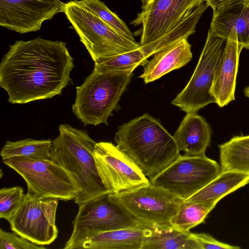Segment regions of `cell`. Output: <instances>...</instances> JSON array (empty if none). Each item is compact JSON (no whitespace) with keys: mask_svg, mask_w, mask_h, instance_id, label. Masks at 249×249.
<instances>
[{"mask_svg":"<svg viewBox=\"0 0 249 249\" xmlns=\"http://www.w3.org/2000/svg\"><path fill=\"white\" fill-rule=\"evenodd\" d=\"M66 45L37 37L10 45L0 63V86L8 101L24 104L60 94L74 66Z\"/></svg>","mask_w":249,"mask_h":249,"instance_id":"cell-1","label":"cell"},{"mask_svg":"<svg viewBox=\"0 0 249 249\" xmlns=\"http://www.w3.org/2000/svg\"><path fill=\"white\" fill-rule=\"evenodd\" d=\"M114 140L150 180L180 155L173 136L147 113L119 126Z\"/></svg>","mask_w":249,"mask_h":249,"instance_id":"cell-2","label":"cell"},{"mask_svg":"<svg viewBox=\"0 0 249 249\" xmlns=\"http://www.w3.org/2000/svg\"><path fill=\"white\" fill-rule=\"evenodd\" d=\"M59 134L52 141L51 160L72 175L80 187L74 199L80 205L110 193L99 177L93 156L95 142L87 131L68 124L59 126Z\"/></svg>","mask_w":249,"mask_h":249,"instance_id":"cell-3","label":"cell"},{"mask_svg":"<svg viewBox=\"0 0 249 249\" xmlns=\"http://www.w3.org/2000/svg\"><path fill=\"white\" fill-rule=\"evenodd\" d=\"M133 70L99 71L93 70L76 87L73 113L85 125H107V119L132 77Z\"/></svg>","mask_w":249,"mask_h":249,"instance_id":"cell-4","label":"cell"},{"mask_svg":"<svg viewBox=\"0 0 249 249\" xmlns=\"http://www.w3.org/2000/svg\"><path fill=\"white\" fill-rule=\"evenodd\" d=\"M64 14L94 62L140 47L139 43L116 32L79 0L65 3Z\"/></svg>","mask_w":249,"mask_h":249,"instance_id":"cell-5","label":"cell"},{"mask_svg":"<svg viewBox=\"0 0 249 249\" xmlns=\"http://www.w3.org/2000/svg\"><path fill=\"white\" fill-rule=\"evenodd\" d=\"M72 224L65 249H79L86 239L100 232L149 225L137 220L112 198L110 193L79 205Z\"/></svg>","mask_w":249,"mask_h":249,"instance_id":"cell-6","label":"cell"},{"mask_svg":"<svg viewBox=\"0 0 249 249\" xmlns=\"http://www.w3.org/2000/svg\"><path fill=\"white\" fill-rule=\"evenodd\" d=\"M25 180L29 194L41 198L74 199L80 187L73 176L51 160L14 157L2 160Z\"/></svg>","mask_w":249,"mask_h":249,"instance_id":"cell-7","label":"cell"},{"mask_svg":"<svg viewBox=\"0 0 249 249\" xmlns=\"http://www.w3.org/2000/svg\"><path fill=\"white\" fill-rule=\"evenodd\" d=\"M220 165L204 156L184 154L150 182L183 199L188 198L216 178Z\"/></svg>","mask_w":249,"mask_h":249,"instance_id":"cell-8","label":"cell"},{"mask_svg":"<svg viewBox=\"0 0 249 249\" xmlns=\"http://www.w3.org/2000/svg\"><path fill=\"white\" fill-rule=\"evenodd\" d=\"M226 40L209 29L196 69L184 89L172 101L187 113H196L211 103H216L211 93L215 71L223 53Z\"/></svg>","mask_w":249,"mask_h":249,"instance_id":"cell-9","label":"cell"},{"mask_svg":"<svg viewBox=\"0 0 249 249\" xmlns=\"http://www.w3.org/2000/svg\"><path fill=\"white\" fill-rule=\"evenodd\" d=\"M110 196L137 220L152 225H170L184 201L150 182L131 190L110 193Z\"/></svg>","mask_w":249,"mask_h":249,"instance_id":"cell-10","label":"cell"},{"mask_svg":"<svg viewBox=\"0 0 249 249\" xmlns=\"http://www.w3.org/2000/svg\"><path fill=\"white\" fill-rule=\"evenodd\" d=\"M141 11L130 24L141 27L140 46H145L172 30L205 0H141Z\"/></svg>","mask_w":249,"mask_h":249,"instance_id":"cell-11","label":"cell"},{"mask_svg":"<svg viewBox=\"0 0 249 249\" xmlns=\"http://www.w3.org/2000/svg\"><path fill=\"white\" fill-rule=\"evenodd\" d=\"M58 199L35 197L28 193L8 221L11 230L29 241L49 245L58 236L55 217Z\"/></svg>","mask_w":249,"mask_h":249,"instance_id":"cell-12","label":"cell"},{"mask_svg":"<svg viewBox=\"0 0 249 249\" xmlns=\"http://www.w3.org/2000/svg\"><path fill=\"white\" fill-rule=\"evenodd\" d=\"M93 156L99 177L110 193L131 190L150 182L134 161L111 142H96Z\"/></svg>","mask_w":249,"mask_h":249,"instance_id":"cell-13","label":"cell"},{"mask_svg":"<svg viewBox=\"0 0 249 249\" xmlns=\"http://www.w3.org/2000/svg\"><path fill=\"white\" fill-rule=\"evenodd\" d=\"M65 8L60 0H0V25L19 34L36 32Z\"/></svg>","mask_w":249,"mask_h":249,"instance_id":"cell-14","label":"cell"},{"mask_svg":"<svg viewBox=\"0 0 249 249\" xmlns=\"http://www.w3.org/2000/svg\"><path fill=\"white\" fill-rule=\"evenodd\" d=\"M242 49L238 43L235 34L231 33L216 68L211 89L220 107L235 100L239 59Z\"/></svg>","mask_w":249,"mask_h":249,"instance_id":"cell-15","label":"cell"},{"mask_svg":"<svg viewBox=\"0 0 249 249\" xmlns=\"http://www.w3.org/2000/svg\"><path fill=\"white\" fill-rule=\"evenodd\" d=\"M209 29L215 36L226 40L234 33L238 44L249 49V8L242 0H237L213 11Z\"/></svg>","mask_w":249,"mask_h":249,"instance_id":"cell-16","label":"cell"},{"mask_svg":"<svg viewBox=\"0 0 249 249\" xmlns=\"http://www.w3.org/2000/svg\"><path fill=\"white\" fill-rule=\"evenodd\" d=\"M192 57L191 45L187 38H182L155 53L144 66L143 73L139 77L145 84L155 81L185 66Z\"/></svg>","mask_w":249,"mask_h":249,"instance_id":"cell-17","label":"cell"},{"mask_svg":"<svg viewBox=\"0 0 249 249\" xmlns=\"http://www.w3.org/2000/svg\"><path fill=\"white\" fill-rule=\"evenodd\" d=\"M212 129L196 113H187L173 137L180 151L189 156H204L211 142Z\"/></svg>","mask_w":249,"mask_h":249,"instance_id":"cell-18","label":"cell"},{"mask_svg":"<svg viewBox=\"0 0 249 249\" xmlns=\"http://www.w3.org/2000/svg\"><path fill=\"white\" fill-rule=\"evenodd\" d=\"M141 249H201L190 231L171 225H150L145 228Z\"/></svg>","mask_w":249,"mask_h":249,"instance_id":"cell-19","label":"cell"},{"mask_svg":"<svg viewBox=\"0 0 249 249\" xmlns=\"http://www.w3.org/2000/svg\"><path fill=\"white\" fill-rule=\"evenodd\" d=\"M147 226L100 232L86 239L79 249H141Z\"/></svg>","mask_w":249,"mask_h":249,"instance_id":"cell-20","label":"cell"},{"mask_svg":"<svg viewBox=\"0 0 249 249\" xmlns=\"http://www.w3.org/2000/svg\"><path fill=\"white\" fill-rule=\"evenodd\" d=\"M249 183V174L232 171H221L214 179L184 200L216 205L224 196Z\"/></svg>","mask_w":249,"mask_h":249,"instance_id":"cell-21","label":"cell"},{"mask_svg":"<svg viewBox=\"0 0 249 249\" xmlns=\"http://www.w3.org/2000/svg\"><path fill=\"white\" fill-rule=\"evenodd\" d=\"M218 148L221 171L249 174V135L234 136Z\"/></svg>","mask_w":249,"mask_h":249,"instance_id":"cell-22","label":"cell"},{"mask_svg":"<svg viewBox=\"0 0 249 249\" xmlns=\"http://www.w3.org/2000/svg\"><path fill=\"white\" fill-rule=\"evenodd\" d=\"M208 7L206 3L200 5L172 30L155 41L140 46L145 56L148 58L166 46L182 38L187 39L189 36L194 34L196 32L197 23Z\"/></svg>","mask_w":249,"mask_h":249,"instance_id":"cell-23","label":"cell"},{"mask_svg":"<svg viewBox=\"0 0 249 249\" xmlns=\"http://www.w3.org/2000/svg\"><path fill=\"white\" fill-rule=\"evenodd\" d=\"M52 141L51 140L25 139L12 142L7 141L2 148V160L22 157L33 160H51Z\"/></svg>","mask_w":249,"mask_h":249,"instance_id":"cell-24","label":"cell"},{"mask_svg":"<svg viewBox=\"0 0 249 249\" xmlns=\"http://www.w3.org/2000/svg\"><path fill=\"white\" fill-rule=\"evenodd\" d=\"M216 204L184 200L177 213L170 221V225L183 231H188L203 223Z\"/></svg>","mask_w":249,"mask_h":249,"instance_id":"cell-25","label":"cell"},{"mask_svg":"<svg viewBox=\"0 0 249 249\" xmlns=\"http://www.w3.org/2000/svg\"><path fill=\"white\" fill-rule=\"evenodd\" d=\"M148 62L141 47L111 57L94 61V70L99 71L134 70L139 66H144Z\"/></svg>","mask_w":249,"mask_h":249,"instance_id":"cell-26","label":"cell"},{"mask_svg":"<svg viewBox=\"0 0 249 249\" xmlns=\"http://www.w3.org/2000/svg\"><path fill=\"white\" fill-rule=\"evenodd\" d=\"M85 7L100 18L116 32L126 38L135 41L134 35L126 24L100 0H79Z\"/></svg>","mask_w":249,"mask_h":249,"instance_id":"cell-27","label":"cell"},{"mask_svg":"<svg viewBox=\"0 0 249 249\" xmlns=\"http://www.w3.org/2000/svg\"><path fill=\"white\" fill-rule=\"evenodd\" d=\"M25 195L17 186L0 190V217L9 221L23 202Z\"/></svg>","mask_w":249,"mask_h":249,"instance_id":"cell-28","label":"cell"},{"mask_svg":"<svg viewBox=\"0 0 249 249\" xmlns=\"http://www.w3.org/2000/svg\"><path fill=\"white\" fill-rule=\"evenodd\" d=\"M44 249V246L34 244L16 233L0 229V249Z\"/></svg>","mask_w":249,"mask_h":249,"instance_id":"cell-29","label":"cell"},{"mask_svg":"<svg viewBox=\"0 0 249 249\" xmlns=\"http://www.w3.org/2000/svg\"><path fill=\"white\" fill-rule=\"evenodd\" d=\"M193 235L201 249H240L239 246L224 243L205 233H193Z\"/></svg>","mask_w":249,"mask_h":249,"instance_id":"cell-30","label":"cell"},{"mask_svg":"<svg viewBox=\"0 0 249 249\" xmlns=\"http://www.w3.org/2000/svg\"><path fill=\"white\" fill-rule=\"evenodd\" d=\"M237 0H205L206 3L213 11L220 9Z\"/></svg>","mask_w":249,"mask_h":249,"instance_id":"cell-31","label":"cell"},{"mask_svg":"<svg viewBox=\"0 0 249 249\" xmlns=\"http://www.w3.org/2000/svg\"><path fill=\"white\" fill-rule=\"evenodd\" d=\"M243 92L245 96L249 98V86L244 89Z\"/></svg>","mask_w":249,"mask_h":249,"instance_id":"cell-32","label":"cell"},{"mask_svg":"<svg viewBox=\"0 0 249 249\" xmlns=\"http://www.w3.org/2000/svg\"><path fill=\"white\" fill-rule=\"evenodd\" d=\"M244 3L249 8V0H242Z\"/></svg>","mask_w":249,"mask_h":249,"instance_id":"cell-33","label":"cell"}]
</instances>
